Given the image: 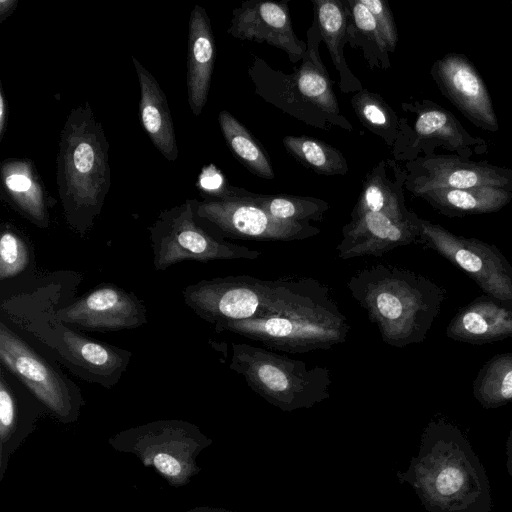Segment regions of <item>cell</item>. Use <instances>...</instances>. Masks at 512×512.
I'll list each match as a JSON object with an SVG mask.
<instances>
[{"label":"cell","mask_w":512,"mask_h":512,"mask_svg":"<svg viewBox=\"0 0 512 512\" xmlns=\"http://www.w3.org/2000/svg\"><path fill=\"white\" fill-rule=\"evenodd\" d=\"M82 278L75 271L44 272L32 285L1 298L0 318L74 376L111 389L132 353L65 324L56 313L75 297Z\"/></svg>","instance_id":"obj_1"},{"label":"cell","mask_w":512,"mask_h":512,"mask_svg":"<svg viewBox=\"0 0 512 512\" xmlns=\"http://www.w3.org/2000/svg\"><path fill=\"white\" fill-rule=\"evenodd\" d=\"M427 512H492L489 479L462 431L444 418L431 420L419 452L398 472Z\"/></svg>","instance_id":"obj_2"},{"label":"cell","mask_w":512,"mask_h":512,"mask_svg":"<svg viewBox=\"0 0 512 512\" xmlns=\"http://www.w3.org/2000/svg\"><path fill=\"white\" fill-rule=\"evenodd\" d=\"M346 286L382 341L397 348L426 339L445 298V290L426 276L384 263L358 270Z\"/></svg>","instance_id":"obj_3"},{"label":"cell","mask_w":512,"mask_h":512,"mask_svg":"<svg viewBox=\"0 0 512 512\" xmlns=\"http://www.w3.org/2000/svg\"><path fill=\"white\" fill-rule=\"evenodd\" d=\"M109 143L88 102L73 108L61 130L56 181L68 227L84 237L111 186Z\"/></svg>","instance_id":"obj_4"},{"label":"cell","mask_w":512,"mask_h":512,"mask_svg":"<svg viewBox=\"0 0 512 512\" xmlns=\"http://www.w3.org/2000/svg\"><path fill=\"white\" fill-rule=\"evenodd\" d=\"M321 42L320 31L313 20L299 67L287 74L253 54L248 76L260 98L298 121L321 130L337 127L353 131L352 124L342 114L333 83L320 57Z\"/></svg>","instance_id":"obj_5"},{"label":"cell","mask_w":512,"mask_h":512,"mask_svg":"<svg viewBox=\"0 0 512 512\" xmlns=\"http://www.w3.org/2000/svg\"><path fill=\"white\" fill-rule=\"evenodd\" d=\"M214 329L216 333L230 332L260 342L271 350L306 353L345 342L350 325L328 287L320 283L276 314L226 322Z\"/></svg>","instance_id":"obj_6"},{"label":"cell","mask_w":512,"mask_h":512,"mask_svg":"<svg viewBox=\"0 0 512 512\" xmlns=\"http://www.w3.org/2000/svg\"><path fill=\"white\" fill-rule=\"evenodd\" d=\"M319 281L306 277L263 280L250 275L203 279L182 291L184 303L214 327L276 314L309 294Z\"/></svg>","instance_id":"obj_7"},{"label":"cell","mask_w":512,"mask_h":512,"mask_svg":"<svg viewBox=\"0 0 512 512\" xmlns=\"http://www.w3.org/2000/svg\"><path fill=\"white\" fill-rule=\"evenodd\" d=\"M229 368L269 404L284 412L308 409L330 397L332 378L323 366L248 343H231Z\"/></svg>","instance_id":"obj_8"},{"label":"cell","mask_w":512,"mask_h":512,"mask_svg":"<svg viewBox=\"0 0 512 512\" xmlns=\"http://www.w3.org/2000/svg\"><path fill=\"white\" fill-rule=\"evenodd\" d=\"M196 199L160 212L148 227L153 266L165 271L183 261L256 260L262 253L225 240L196 215Z\"/></svg>","instance_id":"obj_9"},{"label":"cell","mask_w":512,"mask_h":512,"mask_svg":"<svg viewBox=\"0 0 512 512\" xmlns=\"http://www.w3.org/2000/svg\"><path fill=\"white\" fill-rule=\"evenodd\" d=\"M0 365L63 423L74 422L85 401L79 386L18 331L0 318Z\"/></svg>","instance_id":"obj_10"},{"label":"cell","mask_w":512,"mask_h":512,"mask_svg":"<svg viewBox=\"0 0 512 512\" xmlns=\"http://www.w3.org/2000/svg\"><path fill=\"white\" fill-rule=\"evenodd\" d=\"M401 108L407 115L399 119L391 152L395 161L406 163L430 156L438 147L468 159L488 150L485 139L471 135L452 112L438 103L423 99L403 102Z\"/></svg>","instance_id":"obj_11"},{"label":"cell","mask_w":512,"mask_h":512,"mask_svg":"<svg viewBox=\"0 0 512 512\" xmlns=\"http://www.w3.org/2000/svg\"><path fill=\"white\" fill-rule=\"evenodd\" d=\"M419 239L469 276L485 295L512 308V265L493 244L456 235L420 218Z\"/></svg>","instance_id":"obj_12"},{"label":"cell","mask_w":512,"mask_h":512,"mask_svg":"<svg viewBox=\"0 0 512 512\" xmlns=\"http://www.w3.org/2000/svg\"><path fill=\"white\" fill-rule=\"evenodd\" d=\"M196 215L222 238L256 241H296L314 237L320 229L310 223L284 221L271 216L239 188L234 196L197 202Z\"/></svg>","instance_id":"obj_13"},{"label":"cell","mask_w":512,"mask_h":512,"mask_svg":"<svg viewBox=\"0 0 512 512\" xmlns=\"http://www.w3.org/2000/svg\"><path fill=\"white\" fill-rule=\"evenodd\" d=\"M56 313L62 322L83 332H118L148 322L142 300L114 283H100L60 305Z\"/></svg>","instance_id":"obj_14"},{"label":"cell","mask_w":512,"mask_h":512,"mask_svg":"<svg viewBox=\"0 0 512 512\" xmlns=\"http://www.w3.org/2000/svg\"><path fill=\"white\" fill-rule=\"evenodd\" d=\"M404 188L414 196L433 189L492 187L512 192V168L456 154H433L406 162Z\"/></svg>","instance_id":"obj_15"},{"label":"cell","mask_w":512,"mask_h":512,"mask_svg":"<svg viewBox=\"0 0 512 512\" xmlns=\"http://www.w3.org/2000/svg\"><path fill=\"white\" fill-rule=\"evenodd\" d=\"M430 75L440 93L473 125L492 133L499 130L488 88L465 54H445L432 64Z\"/></svg>","instance_id":"obj_16"},{"label":"cell","mask_w":512,"mask_h":512,"mask_svg":"<svg viewBox=\"0 0 512 512\" xmlns=\"http://www.w3.org/2000/svg\"><path fill=\"white\" fill-rule=\"evenodd\" d=\"M288 0H247L234 8L227 33L240 40L267 43L286 53L289 61H302L307 43L293 29Z\"/></svg>","instance_id":"obj_17"},{"label":"cell","mask_w":512,"mask_h":512,"mask_svg":"<svg viewBox=\"0 0 512 512\" xmlns=\"http://www.w3.org/2000/svg\"><path fill=\"white\" fill-rule=\"evenodd\" d=\"M420 217L398 218L381 212H366L350 219L342 228L336 246L340 259L360 256L380 257L391 250L415 242L420 237Z\"/></svg>","instance_id":"obj_18"},{"label":"cell","mask_w":512,"mask_h":512,"mask_svg":"<svg viewBox=\"0 0 512 512\" xmlns=\"http://www.w3.org/2000/svg\"><path fill=\"white\" fill-rule=\"evenodd\" d=\"M0 181L2 198L16 212L40 229L50 227V209L55 200L47 192L31 159L3 160Z\"/></svg>","instance_id":"obj_19"},{"label":"cell","mask_w":512,"mask_h":512,"mask_svg":"<svg viewBox=\"0 0 512 512\" xmlns=\"http://www.w3.org/2000/svg\"><path fill=\"white\" fill-rule=\"evenodd\" d=\"M47 412L39 400L9 371L0 365L1 464L32 432L38 417Z\"/></svg>","instance_id":"obj_20"},{"label":"cell","mask_w":512,"mask_h":512,"mask_svg":"<svg viewBox=\"0 0 512 512\" xmlns=\"http://www.w3.org/2000/svg\"><path fill=\"white\" fill-rule=\"evenodd\" d=\"M454 341L482 345L512 337V308L481 295L453 316L446 328Z\"/></svg>","instance_id":"obj_21"},{"label":"cell","mask_w":512,"mask_h":512,"mask_svg":"<svg viewBox=\"0 0 512 512\" xmlns=\"http://www.w3.org/2000/svg\"><path fill=\"white\" fill-rule=\"evenodd\" d=\"M216 56L215 39L205 9L195 5L189 17L187 91L191 112L199 116L206 105Z\"/></svg>","instance_id":"obj_22"},{"label":"cell","mask_w":512,"mask_h":512,"mask_svg":"<svg viewBox=\"0 0 512 512\" xmlns=\"http://www.w3.org/2000/svg\"><path fill=\"white\" fill-rule=\"evenodd\" d=\"M381 160L367 173L361 192L351 212V219L366 212H381L398 218H413L417 214L405 204L406 170L397 161Z\"/></svg>","instance_id":"obj_23"},{"label":"cell","mask_w":512,"mask_h":512,"mask_svg":"<svg viewBox=\"0 0 512 512\" xmlns=\"http://www.w3.org/2000/svg\"><path fill=\"white\" fill-rule=\"evenodd\" d=\"M140 86L139 114L151 142L168 161L178 158L174 125L166 95L155 77L132 58Z\"/></svg>","instance_id":"obj_24"},{"label":"cell","mask_w":512,"mask_h":512,"mask_svg":"<svg viewBox=\"0 0 512 512\" xmlns=\"http://www.w3.org/2000/svg\"><path fill=\"white\" fill-rule=\"evenodd\" d=\"M313 20L320 31L331 60L340 77V90L344 93L363 89L360 80L353 74L344 58L350 10L347 0H312Z\"/></svg>","instance_id":"obj_25"},{"label":"cell","mask_w":512,"mask_h":512,"mask_svg":"<svg viewBox=\"0 0 512 512\" xmlns=\"http://www.w3.org/2000/svg\"><path fill=\"white\" fill-rule=\"evenodd\" d=\"M417 197L446 217L498 212L512 201V192L492 187L433 189Z\"/></svg>","instance_id":"obj_26"},{"label":"cell","mask_w":512,"mask_h":512,"mask_svg":"<svg viewBox=\"0 0 512 512\" xmlns=\"http://www.w3.org/2000/svg\"><path fill=\"white\" fill-rule=\"evenodd\" d=\"M36 268L34 249L29 238L12 223L3 222L0 227L1 285L12 284L17 279L21 285L10 294L25 289L41 276L42 272Z\"/></svg>","instance_id":"obj_27"},{"label":"cell","mask_w":512,"mask_h":512,"mask_svg":"<svg viewBox=\"0 0 512 512\" xmlns=\"http://www.w3.org/2000/svg\"><path fill=\"white\" fill-rule=\"evenodd\" d=\"M218 123L228 148L248 171L267 180L275 177L270 157L238 119L222 110L218 115Z\"/></svg>","instance_id":"obj_28"},{"label":"cell","mask_w":512,"mask_h":512,"mask_svg":"<svg viewBox=\"0 0 512 512\" xmlns=\"http://www.w3.org/2000/svg\"><path fill=\"white\" fill-rule=\"evenodd\" d=\"M347 3L350 10L347 43L353 49L362 50L370 69H389V51L373 16L360 0H347Z\"/></svg>","instance_id":"obj_29"},{"label":"cell","mask_w":512,"mask_h":512,"mask_svg":"<svg viewBox=\"0 0 512 512\" xmlns=\"http://www.w3.org/2000/svg\"><path fill=\"white\" fill-rule=\"evenodd\" d=\"M475 399L485 409L512 402V352L498 353L480 368L472 385Z\"/></svg>","instance_id":"obj_30"},{"label":"cell","mask_w":512,"mask_h":512,"mask_svg":"<svg viewBox=\"0 0 512 512\" xmlns=\"http://www.w3.org/2000/svg\"><path fill=\"white\" fill-rule=\"evenodd\" d=\"M282 143L288 154L317 174L344 176L349 170L343 153L317 138L289 135L283 138Z\"/></svg>","instance_id":"obj_31"},{"label":"cell","mask_w":512,"mask_h":512,"mask_svg":"<svg viewBox=\"0 0 512 512\" xmlns=\"http://www.w3.org/2000/svg\"><path fill=\"white\" fill-rule=\"evenodd\" d=\"M250 198L271 216L291 222L322 221L330 205L323 199L289 194H259L250 191Z\"/></svg>","instance_id":"obj_32"},{"label":"cell","mask_w":512,"mask_h":512,"mask_svg":"<svg viewBox=\"0 0 512 512\" xmlns=\"http://www.w3.org/2000/svg\"><path fill=\"white\" fill-rule=\"evenodd\" d=\"M350 103L362 125L393 147L399 131L400 117L384 98L363 88L354 93Z\"/></svg>","instance_id":"obj_33"},{"label":"cell","mask_w":512,"mask_h":512,"mask_svg":"<svg viewBox=\"0 0 512 512\" xmlns=\"http://www.w3.org/2000/svg\"><path fill=\"white\" fill-rule=\"evenodd\" d=\"M373 16L389 53L396 50L398 31L388 2L383 0H360Z\"/></svg>","instance_id":"obj_34"},{"label":"cell","mask_w":512,"mask_h":512,"mask_svg":"<svg viewBox=\"0 0 512 512\" xmlns=\"http://www.w3.org/2000/svg\"><path fill=\"white\" fill-rule=\"evenodd\" d=\"M196 186L204 199H223L234 196L238 187L229 185L223 174L214 166L204 167L198 176Z\"/></svg>","instance_id":"obj_35"},{"label":"cell","mask_w":512,"mask_h":512,"mask_svg":"<svg viewBox=\"0 0 512 512\" xmlns=\"http://www.w3.org/2000/svg\"><path fill=\"white\" fill-rule=\"evenodd\" d=\"M7 120H8V104H7V99L5 97L2 84H0V140L3 139V136L5 134Z\"/></svg>","instance_id":"obj_36"},{"label":"cell","mask_w":512,"mask_h":512,"mask_svg":"<svg viewBox=\"0 0 512 512\" xmlns=\"http://www.w3.org/2000/svg\"><path fill=\"white\" fill-rule=\"evenodd\" d=\"M18 0H1L0 1V23L8 18L16 9Z\"/></svg>","instance_id":"obj_37"},{"label":"cell","mask_w":512,"mask_h":512,"mask_svg":"<svg viewBox=\"0 0 512 512\" xmlns=\"http://www.w3.org/2000/svg\"><path fill=\"white\" fill-rule=\"evenodd\" d=\"M506 455H507V461L506 466L509 475L512 477V429L509 432L507 441H506Z\"/></svg>","instance_id":"obj_38"},{"label":"cell","mask_w":512,"mask_h":512,"mask_svg":"<svg viewBox=\"0 0 512 512\" xmlns=\"http://www.w3.org/2000/svg\"><path fill=\"white\" fill-rule=\"evenodd\" d=\"M193 512H235V511H229V510L217 509V508H200Z\"/></svg>","instance_id":"obj_39"},{"label":"cell","mask_w":512,"mask_h":512,"mask_svg":"<svg viewBox=\"0 0 512 512\" xmlns=\"http://www.w3.org/2000/svg\"><path fill=\"white\" fill-rule=\"evenodd\" d=\"M511 5H512V1H511Z\"/></svg>","instance_id":"obj_40"}]
</instances>
